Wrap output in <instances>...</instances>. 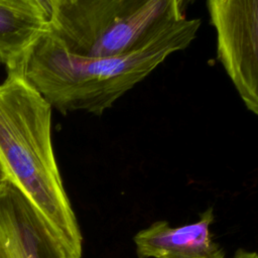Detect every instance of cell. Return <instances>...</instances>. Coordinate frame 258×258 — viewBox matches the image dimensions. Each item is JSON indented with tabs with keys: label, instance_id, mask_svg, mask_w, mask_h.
Returning a JSON list of instances; mask_svg holds the SVG:
<instances>
[{
	"label": "cell",
	"instance_id": "8992f818",
	"mask_svg": "<svg viewBox=\"0 0 258 258\" xmlns=\"http://www.w3.org/2000/svg\"><path fill=\"white\" fill-rule=\"evenodd\" d=\"M212 208L200 214L199 220L172 226L158 220L138 231L133 242L138 258H226L223 248L213 239Z\"/></svg>",
	"mask_w": 258,
	"mask_h": 258
},
{
	"label": "cell",
	"instance_id": "277c9868",
	"mask_svg": "<svg viewBox=\"0 0 258 258\" xmlns=\"http://www.w3.org/2000/svg\"><path fill=\"white\" fill-rule=\"evenodd\" d=\"M217 55L248 110L258 116V0H207Z\"/></svg>",
	"mask_w": 258,
	"mask_h": 258
},
{
	"label": "cell",
	"instance_id": "52a82bcc",
	"mask_svg": "<svg viewBox=\"0 0 258 258\" xmlns=\"http://www.w3.org/2000/svg\"><path fill=\"white\" fill-rule=\"evenodd\" d=\"M49 28V21L37 8L0 0V64L12 68Z\"/></svg>",
	"mask_w": 258,
	"mask_h": 258
},
{
	"label": "cell",
	"instance_id": "8fae6325",
	"mask_svg": "<svg viewBox=\"0 0 258 258\" xmlns=\"http://www.w3.org/2000/svg\"><path fill=\"white\" fill-rule=\"evenodd\" d=\"M7 180V177H6V172H5V169H4V166H3V163L0 159V186Z\"/></svg>",
	"mask_w": 258,
	"mask_h": 258
},
{
	"label": "cell",
	"instance_id": "9c48e42d",
	"mask_svg": "<svg viewBox=\"0 0 258 258\" xmlns=\"http://www.w3.org/2000/svg\"><path fill=\"white\" fill-rule=\"evenodd\" d=\"M231 258H258V252L245 249H238Z\"/></svg>",
	"mask_w": 258,
	"mask_h": 258
},
{
	"label": "cell",
	"instance_id": "7a4b0ae2",
	"mask_svg": "<svg viewBox=\"0 0 258 258\" xmlns=\"http://www.w3.org/2000/svg\"><path fill=\"white\" fill-rule=\"evenodd\" d=\"M51 109L17 68H9L0 84V159L7 180L36 208L68 256L81 258L83 237L51 143Z\"/></svg>",
	"mask_w": 258,
	"mask_h": 258
},
{
	"label": "cell",
	"instance_id": "30bf717a",
	"mask_svg": "<svg viewBox=\"0 0 258 258\" xmlns=\"http://www.w3.org/2000/svg\"><path fill=\"white\" fill-rule=\"evenodd\" d=\"M16 5H20V6H25V7H32V8H37L39 9V7L37 6V4L34 2V0H4ZM40 10V9H39ZM41 11V10H40ZM42 12V11H41ZM46 17V16H45Z\"/></svg>",
	"mask_w": 258,
	"mask_h": 258
},
{
	"label": "cell",
	"instance_id": "3957f363",
	"mask_svg": "<svg viewBox=\"0 0 258 258\" xmlns=\"http://www.w3.org/2000/svg\"><path fill=\"white\" fill-rule=\"evenodd\" d=\"M191 0H56L49 31L74 53L108 57L139 50L186 19Z\"/></svg>",
	"mask_w": 258,
	"mask_h": 258
},
{
	"label": "cell",
	"instance_id": "6da1fadb",
	"mask_svg": "<svg viewBox=\"0 0 258 258\" xmlns=\"http://www.w3.org/2000/svg\"><path fill=\"white\" fill-rule=\"evenodd\" d=\"M200 25V19L186 18L143 48L108 57L74 53L48 28L14 67L61 114L100 116L170 54L187 47Z\"/></svg>",
	"mask_w": 258,
	"mask_h": 258
},
{
	"label": "cell",
	"instance_id": "5b68a950",
	"mask_svg": "<svg viewBox=\"0 0 258 258\" xmlns=\"http://www.w3.org/2000/svg\"><path fill=\"white\" fill-rule=\"evenodd\" d=\"M0 258H70L36 208L9 180L0 186Z\"/></svg>",
	"mask_w": 258,
	"mask_h": 258
},
{
	"label": "cell",
	"instance_id": "ba28073f",
	"mask_svg": "<svg viewBox=\"0 0 258 258\" xmlns=\"http://www.w3.org/2000/svg\"><path fill=\"white\" fill-rule=\"evenodd\" d=\"M34 2L37 4L42 13L46 16L48 21H50L55 10L56 0H34Z\"/></svg>",
	"mask_w": 258,
	"mask_h": 258
}]
</instances>
